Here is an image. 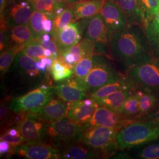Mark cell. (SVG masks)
I'll list each match as a JSON object with an SVG mask.
<instances>
[{"instance_id": "9", "label": "cell", "mask_w": 159, "mask_h": 159, "mask_svg": "<svg viewBox=\"0 0 159 159\" xmlns=\"http://www.w3.org/2000/svg\"><path fill=\"white\" fill-rule=\"evenodd\" d=\"M84 38L94 43L96 54L111 57L110 54L111 34L100 13L97 14L89 20L84 31Z\"/></svg>"}, {"instance_id": "6", "label": "cell", "mask_w": 159, "mask_h": 159, "mask_svg": "<svg viewBox=\"0 0 159 159\" xmlns=\"http://www.w3.org/2000/svg\"><path fill=\"white\" fill-rule=\"evenodd\" d=\"M118 131L105 126L90 127L85 131L81 142L95 150L101 159H107L119 151L116 140Z\"/></svg>"}, {"instance_id": "31", "label": "cell", "mask_w": 159, "mask_h": 159, "mask_svg": "<svg viewBox=\"0 0 159 159\" xmlns=\"http://www.w3.org/2000/svg\"><path fill=\"white\" fill-rule=\"evenodd\" d=\"M121 113L130 119L140 120L139 97L136 90L125 100Z\"/></svg>"}, {"instance_id": "43", "label": "cell", "mask_w": 159, "mask_h": 159, "mask_svg": "<svg viewBox=\"0 0 159 159\" xmlns=\"http://www.w3.org/2000/svg\"><path fill=\"white\" fill-rule=\"evenodd\" d=\"M57 4L65 7H69L70 6V0H54Z\"/></svg>"}, {"instance_id": "19", "label": "cell", "mask_w": 159, "mask_h": 159, "mask_svg": "<svg viewBox=\"0 0 159 159\" xmlns=\"http://www.w3.org/2000/svg\"><path fill=\"white\" fill-rule=\"evenodd\" d=\"M68 105V102L66 103L58 97H53L39 111L28 114L47 123H51L66 117Z\"/></svg>"}, {"instance_id": "45", "label": "cell", "mask_w": 159, "mask_h": 159, "mask_svg": "<svg viewBox=\"0 0 159 159\" xmlns=\"http://www.w3.org/2000/svg\"><path fill=\"white\" fill-rule=\"evenodd\" d=\"M17 1V0H7L8 6L10 4H11V3L13 2H15V1ZM26 1H31V2H33L35 3V2L36 0H26Z\"/></svg>"}, {"instance_id": "30", "label": "cell", "mask_w": 159, "mask_h": 159, "mask_svg": "<svg viewBox=\"0 0 159 159\" xmlns=\"http://www.w3.org/2000/svg\"><path fill=\"white\" fill-rule=\"evenodd\" d=\"M47 16L43 12L35 10L29 21V28L35 41L40 40L46 34L44 31V21Z\"/></svg>"}, {"instance_id": "38", "label": "cell", "mask_w": 159, "mask_h": 159, "mask_svg": "<svg viewBox=\"0 0 159 159\" xmlns=\"http://www.w3.org/2000/svg\"><path fill=\"white\" fill-rule=\"evenodd\" d=\"M1 140H2L8 143L11 146L12 148L16 147L17 146L25 143V140L23 136H21V133L16 136H12L6 131H1Z\"/></svg>"}, {"instance_id": "34", "label": "cell", "mask_w": 159, "mask_h": 159, "mask_svg": "<svg viewBox=\"0 0 159 159\" xmlns=\"http://www.w3.org/2000/svg\"><path fill=\"white\" fill-rule=\"evenodd\" d=\"M50 73L52 79L56 83L68 79L73 74L72 69L58 58L53 60Z\"/></svg>"}, {"instance_id": "18", "label": "cell", "mask_w": 159, "mask_h": 159, "mask_svg": "<svg viewBox=\"0 0 159 159\" xmlns=\"http://www.w3.org/2000/svg\"><path fill=\"white\" fill-rule=\"evenodd\" d=\"M94 54H96L94 43L84 38L77 44L60 52L58 58L73 70L82 58Z\"/></svg>"}, {"instance_id": "24", "label": "cell", "mask_w": 159, "mask_h": 159, "mask_svg": "<svg viewBox=\"0 0 159 159\" xmlns=\"http://www.w3.org/2000/svg\"><path fill=\"white\" fill-rule=\"evenodd\" d=\"M104 0H92L76 2L71 4L75 21L89 18L100 13Z\"/></svg>"}, {"instance_id": "12", "label": "cell", "mask_w": 159, "mask_h": 159, "mask_svg": "<svg viewBox=\"0 0 159 159\" xmlns=\"http://www.w3.org/2000/svg\"><path fill=\"white\" fill-rule=\"evenodd\" d=\"M91 18L70 23L57 32L53 38L57 43L59 54L79 43L82 39V34Z\"/></svg>"}, {"instance_id": "22", "label": "cell", "mask_w": 159, "mask_h": 159, "mask_svg": "<svg viewBox=\"0 0 159 159\" xmlns=\"http://www.w3.org/2000/svg\"><path fill=\"white\" fill-rule=\"evenodd\" d=\"M60 159H101L100 156L95 150L82 142L60 148Z\"/></svg>"}, {"instance_id": "27", "label": "cell", "mask_w": 159, "mask_h": 159, "mask_svg": "<svg viewBox=\"0 0 159 159\" xmlns=\"http://www.w3.org/2000/svg\"><path fill=\"white\" fill-rule=\"evenodd\" d=\"M131 157L139 159H159V138L131 148Z\"/></svg>"}, {"instance_id": "29", "label": "cell", "mask_w": 159, "mask_h": 159, "mask_svg": "<svg viewBox=\"0 0 159 159\" xmlns=\"http://www.w3.org/2000/svg\"><path fill=\"white\" fill-rule=\"evenodd\" d=\"M52 29L51 35L54 37L57 32L64 27L67 26L70 23L75 21L74 12L71 8L69 6L63 11L56 15L52 20Z\"/></svg>"}, {"instance_id": "37", "label": "cell", "mask_w": 159, "mask_h": 159, "mask_svg": "<svg viewBox=\"0 0 159 159\" xmlns=\"http://www.w3.org/2000/svg\"><path fill=\"white\" fill-rule=\"evenodd\" d=\"M44 50L45 48L39 41L34 40L25 46L21 51L35 61H39L43 58L47 57L44 54Z\"/></svg>"}, {"instance_id": "32", "label": "cell", "mask_w": 159, "mask_h": 159, "mask_svg": "<svg viewBox=\"0 0 159 159\" xmlns=\"http://www.w3.org/2000/svg\"><path fill=\"white\" fill-rule=\"evenodd\" d=\"M93 56L86 57L82 58L77 63L73 68V75L84 89V82L86 77L90 73L93 67Z\"/></svg>"}, {"instance_id": "14", "label": "cell", "mask_w": 159, "mask_h": 159, "mask_svg": "<svg viewBox=\"0 0 159 159\" xmlns=\"http://www.w3.org/2000/svg\"><path fill=\"white\" fill-rule=\"evenodd\" d=\"M48 123L27 116L16 126L25 142H45L47 126Z\"/></svg>"}, {"instance_id": "10", "label": "cell", "mask_w": 159, "mask_h": 159, "mask_svg": "<svg viewBox=\"0 0 159 159\" xmlns=\"http://www.w3.org/2000/svg\"><path fill=\"white\" fill-rule=\"evenodd\" d=\"M12 154L29 159H60V149L46 142H25L13 148Z\"/></svg>"}, {"instance_id": "1", "label": "cell", "mask_w": 159, "mask_h": 159, "mask_svg": "<svg viewBox=\"0 0 159 159\" xmlns=\"http://www.w3.org/2000/svg\"><path fill=\"white\" fill-rule=\"evenodd\" d=\"M110 54L120 72L123 74L153 57L142 25L137 23H129L114 31L110 41Z\"/></svg>"}, {"instance_id": "35", "label": "cell", "mask_w": 159, "mask_h": 159, "mask_svg": "<svg viewBox=\"0 0 159 159\" xmlns=\"http://www.w3.org/2000/svg\"><path fill=\"white\" fill-rule=\"evenodd\" d=\"M139 5L143 27L159 11V0H139Z\"/></svg>"}, {"instance_id": "36", "label": "cell", "mask_w": 159, "mask_h": 159, "mask_svg": "<svg viewBox=\"0 0 159 159\" xmlns=\"http://www.w3.org/2000/svg\"><path fill=\"white\" fill-rule=\"evenodd\" d=\"M34 4L35 10L44 13L52 20L56 16L57 9L63 6L57 4L54 0H36Z\"/></svg>"}, {"instance_id": "2", "label": "cell", "mask_w": 159, "mask_h": 159, "mask_svg": "<svg viewBox=\"0 0 159 159\" xmlns=\"http://www.w3.org/2000/svg\"><path fill=\"white\" fill-rule=\"evenodd\" d=\"M36 61L21 50L18 52L2 78L6 96L11 98L21 96L43 84L46 74L37 67Z\"/></svg>"}, {"instance_id": "15", "label": "cell", "mask_w": 159, "mask_h": 159, "mask_svg": "<svg viewBox=\"0 0 159 159\" xmlns=\"http://www.w3.org/2000/svg\"><path fill=\"white\" fill-rule=\"evenodd\" d=\"M98 106L97 102L90 97L68 102L66 117L80 125L87 124Z\"/></svg>"}, {"instance_id": "25", "label": "cell", "mask_w": 159, "mask_h": 159, "mask_svg": "<svg viewBox=\"0 0 159 159\" xmlns=\"http://www.w3.org/2000/svg\"><path fill=\"white\" fill-rule=\"evenodd\" d=\"M136 90V89L119 90L95 101L98 106L106 107L116 112L121 113L125 100Z\"/></svg>"}, {"instance_id": "41", "label": "cell", "mask_w": 159, "mask_h": 159, "mask_svg": "<svg viewBox=\"0 0 159 159\" xmlns=\"http://www.w3.org/2000/svg\"><path fill=\"white\" fill-rule=\"evenodd\" d=\"M13 148L6 141L1 140L0 141V156L2 157L4 156L12 154Z\"/></svg>"}, {"instance_id": "16", "label": "cell", "mask_w": 159, "mask_h": 159, "mask_svg": "<svg viewBox=\"0 0 159 159\" xmlns=\"http://www.w3.org/2000/svg\"><path fill=\"white\" fill-rule=\"evenodd\" d=\"M55 94L67 102L83 100L89 96L84 87L72 75L54 85Z\"/></svg>"}, {"instance_id": "33", "label": "cell", "mask_w": 159, "mask_h": 159, "mask_svg": "<svg viewBox=\"0 0 159 159\" xmlns=\"http://www.w3.org/2000/svg\"><path fill=\"white\" fill-rule=\"evenodd\" d=\"M21 50V49L17 47H9L6 50L1 52L0 73L1 79L4 77L7 72L11 67L12 64L17 56V54Z\"/></svg>"}, {"instance_id": "4", "label": "cell", "mask_w": 159, "mask_h": 159, "mask_svg": "<svg viewBox=\"0 0 159 159\" xmlns=\"http://www.w3.org/2000/svg\"><path fill=\"white\" fill-rule=\"evenodd\" d=\"M87 124L80 125L65 117L48 123L46 129L45 142L61 148L81 142Z\"/></svg>"}, {"instance_id": "11", "label": "cell", "mask_w": 159, "mask_h": 159, "mask_svg": "<svg viewBox=\"0 0 159 159\" xmlns=\"http://www.w3.org/2000/svg\"><path fill=\"white\" fill-rule=\"evenodd\" d=\"M136 120L130 119L124 115L104 106L96 109L90 121L87 123L88 128L93 126H105L119 130Z\"/></svg>"}, {"instance_id": "5", "label": "cell", "mask_w": 159, "mask_h": 159, "mask_svg": "<svg viewBox=\"0 0 159 159\" xmlns=\"http://www.w3.org/2000/svg\"><path fill=\"white\" fill-rule=\"evenodd\" d=\"M93 67L84 82L88 96L104 85L116 81L123 74L120 72L111 57L96 54L93 57Z\"/></svg>"}, {"instance_id": "39", "label": "cell", "mask_w": 159, "mask_h": 159, "mask_svg": "<svg viewBox=\"0 0 159 159\" xmlns=\"http://www.w3.org/2000/svg\"><path fill=\"white\" fill-rule=\"evenodd\" d=\"M11 98L6 96L1 102L0 106V120L1 128L2 129L6 124V120L10 112L9 108V101Z\"/></svg>"}, {"instance_id": "42", "label": "cell", "mask_w": 159, "mask_h": 159, "mask_svg": "<svg viewBox=\"0 0 159 159\" xmlns=\"http://www.w3.org/2000/svg\"><path fill=\"white\" fill-rule=\"evenodd\" d=\"M142 120H151L159 123V105L156 108L154 109L152 111L143 116Z\"/></svg>"}, {"instance_id": "23", "label": "cell", "mask_w": 159, "mask_h": 159, "mask_svg": "<svg viewBox=\"0 0 159 159\" xmlns=\"http://www.w3.org/2000/svg\"><path fill=\"white\" fill-rule=\"evenodd\" d=\"M143 28L152 56L159 58V10Z\"/></svg>"}, {"instance_id": "3", "label": "cell", "mask_w": 159, "mask_h": 159, "mask_svg": "<svg viewBox=\"0 0 159 159\" xmlns=\"http://www.w3.org/2000/svg\"><path fill=\"white\" fill-rule=\"evenodd\" d=\"M159 138V123L151 120H136L117 131L119 150H127Z\"/></svg>"}, {"instance_id": "40", "label": "cell", "mask_w": 159, "mask_h": 159, "mask_svg": "<svg viewBox=\"0 0 159 159\" xmlns=\"http://www.w3.org/2000/svg\"><path fill=\"white\" fill-rule=\"evenodd\" d=\"M40 43V44L43 46L45 48H48L51 51L52 55V60H56L59 56V51L58 48L57 46V43L55 39L52 37L51 40L49 41H44L43 40H40L37 41Z\"/></svg>"}, {"instance_id": "26", "label": "cell", "mask_w": 159, "mask_h": 159, "mask_svg": "<svg viewBox=\"0 0 159 159\" xmlns=\"http://www.w3.org/2000/svg\"><path fill=\"white\" fill-rule=\"evenodd\" d=\"M139 97L140 119L152 111L159 105V96L153 91L138 87L136 89Z\"/></svg>"}, {"instance_id": "20", "label": "cell", "mask_w": 159, "mask_h": 159, "mask_svg": "<svg viewBox=\"0 0 159 159\" xmlns=\"http://www.w3.org/2000/svg\"><path fill=\"white\" fill-rule=\"evenodd\" d=\"M137 87L136 83L128 74H123L117 80L100 87L91 94L89 97L97 100L116 91L121 90H133Z\"/></svg>"}, {"instance_id": "7", "label": "cell", "mask_w": 159, "mask_h": 159, "mask_svg": "<svg viewBox=\"0 0 159 159\" xmlns=\"http://www.w3.org/2000/svg\"><path fill=\"white\" fill-rule=\"evenodd\" d=\"M54 94V85L43 84L23 96L10 98L9 108L17 113H35L39 111Z\"/></svg>"}, {"instance_id": "21", "label": "cell", "mask_w": 159, "mask_h": 159, "mask_svg": "<svg viewBox=\"0 0 159 159\" xmlns=\"http://www.w3.org/2000/svg\"><path fill=\"white\" fill-rule=\"evenodd\" d=\"M9 47L22 50L25 46L34 41L29 24L12 25L7 29Z\"/></svg>"}, {"instance_id": "13", "label": "cell", "mask_w": 159, "mask_h": 159, "mask_svg": "<svg viewBox=\"0 0 159 159\" xmlns=\"http://www.w3.org/2000/svg\"><path fill=\"white\" fill-rule=\"evenodd\" d=\"M34 11V2L26 0H17L6 7L1 18H4L7 26L28 24Z\"/></svg>"}, {"instance_id": "8", "label": "cell", "mask_w": 159, "mask_h": 159, "mask_svg": "<svg viewBox=\"0 0 159 159\" xmlns=\"http://www.w3.org/2000/svg\"><path fill=\"white\" fill-rule=\"evenodd\" d=\"M138 87L153 91L159 96V58L152 57L137 64L127 73Z\"/></svg>"}, {"instance_id": "28", "label": "cell", "mask_w": 159, "mask_h": 159, "mask_svg": "<svg viewBox=\"0 0 159 159\" xmlns=\"http://www.w3.org/2000/svg\"><path fill=\"white\" fill-rule=\"evenodd\" d=\"M125 12L129 23H137L142 25V18L139 8V0H111Z\"/></svg>"}, {"instance_id": "17", "label": "cell", "mask_w": 159, "mask_h": 159, "mask_svg": "<svg viewBox=\"0 0 159 159\" xmlns=\"http://www.w3.org/2000/svg\"><path fill=\"white\" fill-rule=\"evenodd\" d=\"M108 27L110 33L119 30L129 24L125 12L111 0H104L100 12Z\"/></svg>"}, {"instance_id": "44", "label": "cell", "mask_w": 159, "mask_h": 159, "mask_svg": "<svg viewBox=\"0 0 159 159\" xmlns=\"http://www.w3.org/2000/svg\"><path fill=\"white\" fill-rule=\"evenodd\" d=\"M92 1V0H70V5L76 2H83V1Z\"/></svg>"}]
</instances>
